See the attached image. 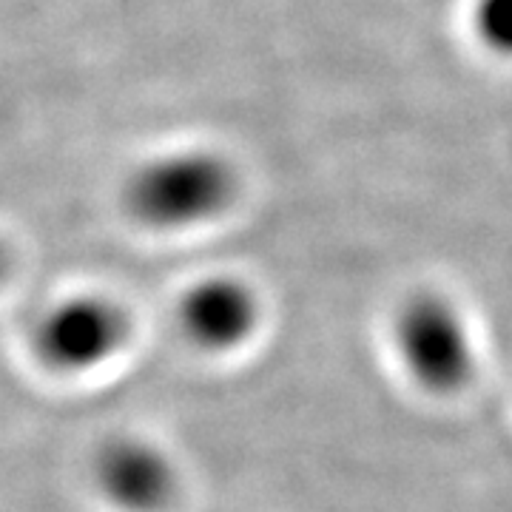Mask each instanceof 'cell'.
<instances>
[{
	"label": "cell",
	"mask_w": 512,
	"mask_h": 512,
	"mask_svg": "<svg viewBox=\"0 0 512 512\" xmlns=\"http://www.w3.org/2000/svg\"><path fill=\"white\" fill-rule=\"evenodd\" d=\"M259 293L239 276L214 274L194 282L177 305L183 336L202 353L228 356L248 348L262 328Z\"/></svg>",
	"instance_id": "277c9868"
},
{
	"label": "cell",
	"mask_w": 512,
	"mask_h": 512,
	"mask_svg": "<svg viewBox=\"0 0 512 512\" xmlns=\"http://www.w3.org/2000/svg\"><path fill=\"white\" fill-rule=\"evenodd\" d=\"M97 490L120 512H165L180 493L174 458L143 436H114L92 461Z\"/></svg>",
	"instance_id": "5b68a950"
},
{
	"label": "cell",
	"mask_w": 512,
	"mask_h": 512,
	"mask_svg": "<svg viewBox=\"0 0 512 512\" xmlns=\"http://www.w3.org/2000/svg\"><path fill=\"white\" fill-rule=\"evenodd\" d=\"M131 339V319L120 302L77 293L52 305L35 328L40 362L60 373H89L106 365Z\"/></svg>",
	"instance_id": "3957f363"
},
{
	"label": "cell",
	"mask_w": 512,
	"mask_h": 512,
	"mask_svg": "<svg viewBox=\"0 0 512 512\" xmlns=\"http://www.w3.org/2000/svg\"><path fill=\"white\" fill-rule=\"evenodd\" d=\"M393 356L416 390L450 399L478 373V339L456 299L439 291L407 296L390 325Z\"/></svg>",
	"instance_id": "7a4b0ae2"
},
{
	"label": "cell",
	"mask_w": 512,
	"mask_h": 512,
	"mask_svg": "<svg viewBox=\"0 0 512 512\" xmlns=\"http://www.w3.org/2000/svg\"><path fill=\"white\" fill-rule=\"evenodd\" d=\"M9 268H12V254H9V248H6V242L0 239V282L9 276Z\"/></svg>",
	"instance_id": "52a82bcc"
},
{
	"label": "cell",
	"mask_w": 512,
	"mask_h": 512,
	"mask_svg": "<svg viewBox=\"0 0 512 512\" xmlns=\"http://www.w3.org/2000/svg\"><path fill=\"white\" fill-rule=\"evenodd\" d=\"M473 23L484 46L512 57V0H476Z\"/></svg>",
	"instance_id": "8992f818"
},
{
	"label": "cell",
	"mask_w": 512,
	"mask_h": 512,
	"mask_svg": "<svg viewBox=\"0 0 512 512\" xmlns=\"http://www.w3.org/2000/svg\"><path fill=\"white\" fill-rule=\"evenodd\" d=\"M237 200V171L217 151L185 148L146 160L128 177L123 202L151 231H185L217 220Z\"/></svg>",
	"instance_id": "6da1fadb"
}]
</instances>
